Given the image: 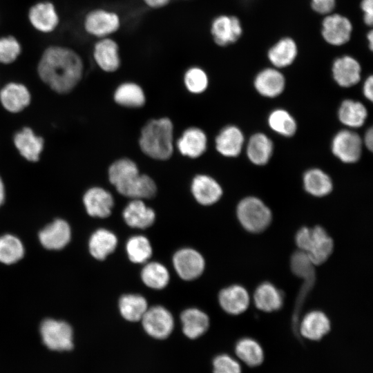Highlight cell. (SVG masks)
<instances>
[{"mask_svg":"<svg viewBox=\"0 0 373 373\" xmlns=\"http://www.w3.org/2000/svg\"><path fill=\"white\" fill-rule=\"evenodd\" d=\"M37 70L46 84L56 93L64 94L69 93L80 82L84 63L74 49L52 44L43 51Z\"/></svg>","mask_w":373,"mask_h":373,"instance_id":"cell-1","label":"cell"},{"mask_svg":"<svg viewBox=\"0 0 373 373\" xmlns=\"http://www.w3.org/2000/svg\"><path fill=\"white\" fill-rule=\"evenodd\" d=\"M111 183L121 195L132 199H149L156 194L157 186L149 175L140 174L136 164L122 158L113 162L108 169Z\"/></svg>","mask_w":373,"mask_h":373,"instance_id":"cell-2","label":"cell"},{"mask_svg":"<svg viewBox=\"0 0 373 373\" xmlns=\"http://www.w3.org/2000/svg\"><path fill=\"white\" fill-rule=\"evenodd\" d=\"M142 151L156 160L169 159L173 153V124L168 118L152 119L142 128L139 141Z\"/></svg>","mask_w":373,"mask_h":373,"instance_id":"cell-3","label":"cell"},{"mask_svg":"<svg viewBox=\"0 0 373 373\" xmlns=\"http://www.w3.org/2000/svg\"><path fill=\"white\" fill-rule=\"evenodd\" d=\"M296 243L305 252L314 265L325 262L334 249V242L327 231L320 226L303 227L296 235Z\"/></svg>","mask_w":373,"mask_h":373,"instance_id":"cell-4","label":"cell"},{"mask_svg":"<svg viewBox=\"0 0 373 373\" xmlns=\"http://www.w3.org/2000/svg\"><path fill=\"white\" fill-rule=\"evenodd\" d=\"M238 219L248 231L260 233L266 229L271 222L270 209L259 198L247 197L242 199L237 207Z\"/></svg>","mask_w":373,"mask_h":373,"instance_id":"cell-5","label":"cell"},{"mask_svg":"<svg viewBox=\"0 0 373 373\" xmlns=\"http://www.w3.org/2000/svg\"><path fill=\"white\" fill-rule=\"evenodd\" d=\"M40 334L44 344L52 351H69L73 347L71 326L63 321L47 318L42 321Z\"/></svg>","mask_w":373,"mask_h":373,"instance_id":"cell-6","label":"cell"},{"mask_svg":"<svg viewBox=\"0 0 373 373\" xmlns=\"http://www.w3.org/2000/svg\"><path fill=\"white\" fill-rule=\"evenodd\" d=\"M31 27L41 34L54 32L60 24V16L55 3L49 0H41L30 6L27 13Z\"/></svg>","mask_w":373,"mask_h":373,"instance_id":"cell-7","label":"cell"},{"mask_svg":"<svg viewBox=\"0 0 373 373\" xmlns=\"http://www.w3.org/2000/svg\"><path fill=\"white\" fill-rule=\"evenodd\" d=\"M119 16L114 12L102 8L90 10L83 20L85 32L98 39L108 37L119 29Z\"/></svg>","mask_w":373,"mask_h":373,"instance_id":"cell-8","label":"cell"},{"mask_svg":"<svg viewBox=\"0 0 373 373\" xmlns=\"http://www.w3.org/2000/svg\"><path fill=\"white\" fill-rule=\"evenodd\" d=\"M141 321L144 331L150 336L156 339L166 338L174 328L172 314L161 305L149 307Z\"/></svg>","mask_w":373,"mask_h":373,"instance_id":"cell-9","label":"cell"},{"mask_svg":"<svg viewBox=\"0 0 373 373\" xmlns=\"http://www.w3.org/2000/svg\"><path fill=\"white\" fill-rule=\"evenodd\" d=\"M353 26L345 16L332 12L325 16L321 23V35L326 43L341 46L351 39Z\"/></svg>","mask_w":373,"mask_h":373,"instance_id":"cell-10","label":"cell"},{"mask_svg":"<svg viewBox=\"0 0 373 373\" xmlns=\"http://www.w3.org/2000/svg\"><path fill=\"white\" fill-rule=\"evenodd\" d=\"M173 265L182 280H193L200 277L205 268V260L197 250L185 247L178 250L173 256Z\"/></svg>","mask_w":373,"mask_h":373,"instance_id":"cell-11","label":"cell"},{"mask_svg":"<svg viewBox=\"0 0 373 373\" xmlns=\"http://www.w3.org/2000/svg\"><path fill=\"white\" fill-rule=\"evenodd\" d=\"M242 32L240 20L233 15H219L213 20L211 26L214 42L223 47L236 43L241 37Z\"/></svg>","mask_w":373,"mask_h":373,"instance_id":"cell-12","label":"cell"},{"mask_svg":"<svg viewBox=\"0 0 373 373\" xmlns=\"http://www.w3.org/2000/svg\"><path fill=\"white\" fill-rule=\"evenodd\" d=\"M332 151L335 156L345 163L356 162L361 155L362 140L353 131H341L333 138Z\"/></svg>","mask_w":373,"mask_h":373,"instance_id":"cell-13","label":"cell"},{"mask_svg":"<svg viewBox=\"0 0 373 373\" xmlns=\"http://www.w3.org/2000/svg\"><path fill=\"white\" fill-rule=\"evenodd\" d=\"M83 202L89 216L99 218L108 217L114 206V199L111 193L97 186L86 191Z\"/></svg>","mask_w":373,"mask_h":373,"instance_id":"cell-14","label":"cell"},{"mask_svg":"<svg viewBox=\"0 0 373 373\" xmlns=\"http://www.w3.org/2000/svg\"><path fill=\"white\" fill-rule=\"evenodd\" d=\"M70 238V227L67 222L61 219L54 220L39 233L41 245L50 250L63 249L68 244Z\"/></svg>","mask_w":373,"mask_h":373,"instance_id":"cell-15","label":"cell"},{"mask_svg":"<svg viewBox=\"0 0 373 373\" xmlns=\"http://www.w3.org/2000/svg\"><path fill=\"white\" fill-rule=\"evenodd\" d=\"M93 55L97 65L106 72H114L119 67L118 45L109 37L99 39L95 42Z\"/></svg>","mask_w":373,"mask_h":373,"instance_id":"cell-16","label":"cell"},{"mask_svg":"<svg viewBox=\"0 0 373 373\" xmlns=\"http://www.w3.org/2000/svg\"><path fill=\"white\" fill-rule=\"evenodd\" d=\"M218 301L224 312L231 315H238L247 310L250 298L245 287L233 285L220 291Z\"/></svg>","mask_w":373,"mask_h":373,"instance_id":"cell-17","label":"cell"},{"mask_svg":"<svg viewBox=\"0 0 373 373\" xmlns=\"http://www.w3.org/2000/svg\"><path fill=\"white\" fill-rule=\"evenodd\" d=\"M30 100V91L21 83H8L0 91L1 104L10 113H16L23 111L29 105Z\"/></svg>","mask_w":373,"mask_h":373,"instance_id":"cell-18","label":"cell"},{"mask_svg":"<svg viewBox=\"0 0 373 373\" xmlns=\"http://www.w3.org/2000/svg\"><path fill=\"white\" fill-rule=\"evenodd\" d=\"M361 68L353 57L343 55L336 59L332 65V75L336 82L347 88L356 84L361 79Z\"/></svg>","mask_w":373,"mask_h":373,"instance_id":"cell-19","label":"cell"},{"mask_svg":"<svg viewBox=\"0 0 373 373\" xmlns=\"http://www.w3.org/2000/svg\"><path fill=\"white\" fill-rule=\"evenodd\" d=\"M122 216L128 226L140 229L151 227L155 220L153 209L140 199H133L124 209Z\"/></svg>","mask_w":373,"mask_h":373,"instance_id":"cell-20","label":"cell"},{"mask_svg":"<svg viewBox=\"0 0 373 373\" xmlns=\"http://www.w3.org/2000/svg\"><path fill=\"white\" fill-rule=\"evenodd\" d=\"M191 192L196 201L205 206L215 204L222 195L218 182L207 175H198L193 178Z\"/></svg>","mask_w":373,"mask_h":373,"instance_id":"cell-21","label":"cell"},{"mask_svg":"<svg viewBox=\"0 0 373 373\" xmlns=\"http://www.w3.org/2000/svg\"><path fill=\"white\" fill-rule=\"evenodd\" d=\"M254 86L262 96L275 97L285 86L284 75L276 68H267L260 71L255 77Z\"/></svg>","mask_w":373,"mask_h":373,"instance_id":"cell-22","label":"cell"},{"mask_svg":"<svg viewBox=\"0 0 373 373\" xmlns=\"http://www.w3.org/2000/svg\"><path fill=\"white\" fill-rule=\"evenodd\" d=\"M14 144L19 153L30 162H37L44 149V140L28 127L16 133Z\"/></svg>","mask_w":373,"mask_h":373,"instance_id":"cell-23","label":"cell"},{"mask_svg":"<svg viewBox=\"0 0 373 373\" xmlns=\"http://www.w3.org/2000/svg\"><path fill=\"white\" fill-rule=\"evenodd\" d=\"M330 321L325 313L314 310L307 313L300 325V333L310 341H319L330 330Z\"/></svg>","mask_w":373,"mask_h":373,"instance_id":"cell-24","label":"cell"},{"mask_svg":"<svg viewBox=\"0 0 373 373\" xmlns=\"http://www.w3.org/2000/svg\"><path fill=\"white\" fill-rule=\"evenodd\" d=\"M298 55V46L294 39L285 37L276 41L268 50L267 57L276 68L290 66Z\"/></svg>","mask_w":373,"mask_h":373,"instance_id":"cell-25","label":"cell"},{"mask_svg":"<svg viewBox=\"0 0 373 373\" xmlns=\"http://www.w3.org/2000/svg\"><path fill=\"white\" fill-rule=\"evenodd\" d=\"M184 334L190 339H195L204 334L209 327V318L203 311L191 307L184 309L180 315Z\"/></svg>","mask_w":373,"mask_h":373,"instance_id":"cell-26","label":"cell"},{"mask_svg":"<svg viewBox=\"0 0 373 373\" xmlns=\"http://www.w3.org/2000/svg\"><path fill=\"white\" fill-rule=\"evenodd\" d=\"M207 144L205 133L195 127L186 129L177 142L179 151L183 155L192 158L200 156L206 151Z\"/></svg>","mask_w":373,"mask_h":373,"instance_id":"cell-27","label":"cell"},{"mask_svg":"<svg viewBox=\"0 0 373 373\" xmlns=\"http://www.w3.org/2000/svg\"><path fill=\"white\" fill-rule=\"evenodd\" d=\"M117 242L113 232L104 228L98 229L89 238V252L95 259L103 260L115 250Z\"/></svg>","mask_w":373,"mask_h":373,"instance_id":"cell-28","label":"cell"},{"mask_svg":"<svg viewBox=\"0 0 373 373\" xmlns=\"http://www.w3.org/2000/svg\"><path fill=\"white\" fill-rule=\"evenodd\" d=\"M244 144L242 131L235 126L224 128L216 139L217 151L226 157H236L241 152Z\"/></svg>","mask_w":373,"mask_h":373,"instance_id":"cell-29","label":"cell"},{"mask_svg":"<svg viewBox=\"0 0 373 373\" xmlns=\"http://www.w3.org/2000/svg\"><path fill=\"white\" fill-rule=\"evenodd\" d=\"M256 307L261 311L271 312L279 309L283 303L282 293L273 284L266 282L260 284L254 294Z\"/></svg>","mask_w":373,"mask_h":373,"instance_id":"cell-30","label":"cell"},{"mask_svg":"<svg viewBox=\"0 0 373 373\" xmlns=\"http://www.w3.org/2000/svg\"><path fill=\"white\" fill-rule=\"evenodd\" d=\"M118 307L121 316L130 322L141 321L149 308L146 298L137 294L122 295L119 298Z\"/></svg>","mask_w":373,"mask_h":373,"instance_id":"cell-31","label":"cell"},{"mask_svg":"<svg viewBox=\"0 0 373 373\" xmlns=\"http://www.w3.org/2000/svg\"><path fill=\"white\" fill-rule=\"evenodd\" d=\"M273 149V143L266 135L256 133L250 137L248 142L247 157L254 164L264 165L269 160Z\"/></svg>","mask_w":373,"mask_h":373,"instance_id":"cell-32","label":"cell"},{"mask_svg":"<svg viewBox=\"0 0 373 373\" xmlns=\"http://www.w3.org/2000/svg\"><path fill=\"white\" fill-rule=\"evenodd\" d=\"M303 184L306 191L316 197L328 195L333 187L329 176L319 169L307 171L303 175Z\"/></svg>","mask_w":373,"mask_h":373,"instance_id":"cell-33","label":"cell"},{"mask_svg":"<svg viewBox=\"0 0 373 373\" xmlns=\"http://www.w3.org/2000/svg\"><path fill=\"white\" fill-rule=\"evenodd\" d=\"M237 357L250 367L261 365L264 361V352L261 345L254 339L243 338L235 347Z\"/></svg>","mask_w":373,"mask_h":373,"instance_id":"cell-34","label":"cell"},{"mask_svg":"<svg viewBox=\"0 0 373 373\" xmlns=\"http://www.w3.org/2000/svg\"><path fill=\"white\" fill-rule=\"evenodd\" d=\"M367 111L363 104L352 99L344 100L338 110L341 123L351 128H359L365 122Z\"/></svg>","mask_w":373,"mask_h":373,"instance_id":"cell-35","label":"cell"},{"mask_svg":"<svg viewBox=\"0 0 373 373\" xmlns=\"http://www.w3.org/2000/svg\"><path fill=\"white\" fill-rule=\"evenodd\" d=\"M141 278L148 287L162 289L168 285L170 274L163 264L158 262H147L142 269Z\"/></svg>","mask_w":373,"mask_h":373,"instance_id":"cell-36","label":"cell"},{"mask_svg":"<svg viewBox=\"0 0 373 373\" xmlns=\"http://www.w3.org/2000/svg\"><path fill=\"white\" fill-rule=\"evenodd\" d=\"M114 99L118 104L130 108L142 106L146 99L142 88L131 82L119 86L115 92Z\"/></svg>","mask_w":373,"mask_h":373,"instance_id":"cell-37","label":"cell"},{"mask_svg":"<svg viewBox=\"0 0 373 373\" xmlns=\"http://www.w3.org/2000/svg\"><path fill=\"white\" fill-rule=\"evenodd\" d=\"M128 259L133 263H146L151 258L153 249L149 240L144 236L135 235L128 238L126 244Z\"/></svg>","mask_w":373,"mask_h":373,"instance_id":"cell-38","label":"cell"},{"mask_svg":"<svg viewBox=\"0 0 373 373\" xmlns=\"http://www.w3.org/2000/svg\"><path fill=\"white\" fill-rule=\"evenodd\" d=\"M24 255V247L21 240L11 234L0 237V262L12 265L21 260Z\"/></svg>","mask_w":373,"mask_h":373,"instance_id":"cell-39","label":"cell"},{"mask_svg":"<svg viewBox=\"0 0 373 373\" xmlns=\"http://www.w3.org/2000/svg\"><path fill=\"white\" fill-rule=\"evenodd\" d=\"M270 128L277 133L290 137L296 131V122L285 110L277 109L272 111L268 118Z\"/></svg>","mask_w":373,"mask_h":373,"instance_id":"cell-40","label":"cell"},{"mask_svg":"<svg viewBox=\"0 0 373 373\" xmlns=\"http://www.w3.org/2000/svg\"><path fill=\"white\" fill-rule=\"evenodd\" d=\"M22 52L20 41L14 35L0 36V64H10L15 62Z\"/></svg>","mask_w":373,"mask_h":373,"instance_id":"cell-41","label":"cell"},{"mask_svg":"<svg viewBox=\"0 0 373 373\" xmlns=\"http://www.w3.org/2000/svg\"><path fill=\"white\" fill-rule=\"evenodd\" d=\"M184 84L190 92L193 93H201L207 88L208 77L202 69L198 67H193L186 72Z\"/></svg>","mask_w":373,"mask_h":373,"instance_id":"cell-42","label":"cell"},{"mask_svg":"<svg viewBox=\"0 0 373 373\" xmlns=\"http://www.w3.org/2000/svg\"><path fill=\"white\" fill-rule=\"evenodd\" d=\"M314 264L311 262L307 255L298 251L293 254L291 259V267L292 271L297 276L303 278L312 277L314 272Z\"/></svg>","mask_w":373,"mask_h":373,"instance_id":"cell-43","label":"cell"},{"mask_svg":"<svg viewBox=\"0 0 373 373\" xmlns=\"http://www.w3.org/2000/svg\"><path fill=\"white\" fill-rule=\"evenodd\" d=\"M213 373H242L239 362L231 356L222 354L213 361Z\"/></svg>","mask_w":373,"mask_h":373,"instance_id":"cell-44","label":"cell"},{"mask_svg":"<svg viewBox=\"0 0 373 373\" xmlns=\"http://www.w3.org/2000/svg\"><path fill=\"white\" fill-rule=\"evenodd\" d=\"M336 0H311V6L319 15H327L333 12Z\"/></svg>","mask_w":373,"mask_h":373,"instance_id":"cell-45","label":"cell"},{"mask_svg":"<svg viewBox=\"0 0 373 373\" xmlns=\"http://www.w3.org/2000/svg\"><path fill=\"white\" fill-rule=\"evenodd\" d=\"M360 6L363 12L365 23L371 26L373 22V0H362Z\"/></svg>","mask_w":373,"mask_h":373,"instance_id":"cell-46","label":"cell"},{"mask_svg":"<svg viewBox=\"0 0 373 373\" xmlns=\"http://www.w3.org/2000/svg\"><path fill=\"white\" fill-rule=\"evenodd\" d=\"M363 93L364 96L369 99L372 101L373 99V77L372 75L368 77L363 84Z\"/></svg>","mask_w":373,"mask_h":373,"instance_id":"cell-47","label":"cell"},{"mask_svg":"<svg viewBox=\"0 0 373 373\" xmlns=\"http://www.w3.org/2000/svg\"><path fill=\"white\" fill-rule=\"evenodd\" d=\"M150 8H160L166 6L170 0H142Z\"/></svg>","mask_w":373,"mask_h":373,"instance_id":"cell-48","label":"cell"},{"mask_svg":"<svg viewBox=\"0 0 373 373\" xmlns=\"http://www.w3.org/2000/svg\"><path fill=\"white\" fill-rule=\"evenodd\" d=\"M364 144L370 151L373 149V130L372 128H369L364 136Z\"/></svg>","mask_w":373,"mask_h":373,"instance_id":"cell-49","label":"cell"},{"mask_svg":"<svg viewBox=\"0 0 373 373\" xmlns=\"http://www.w3.org/2000/svg\"><path fill=\"white\" fill-rule=\"evenodd\" d=\"M5 200V187L1 178L0 177V207Z\"/></svg>","mask_w":373,"mask_h":373,"instance_id":"cell-50","label":"cell"},{"mask_svg":"<svg viewBox=\"0 0 373 373\" xmlns=\"http://www.w3.org/2000/svg\"><path fill=\"white\" fill-rule=\"evenodd\" d=\"M367 39L368 41V46L370 50H372L373 48V31L370 30L367 35Z\"/></svg>","mask_w":373,"mask_h":373,"instance_id":"cell-51","label":"cell"}]
</instances>
